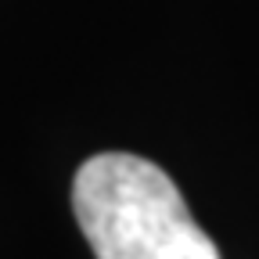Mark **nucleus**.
I'll return each instance as SVG.
<instances>
[{
	"label": "nucleus",
	"mask_w": 259,
	"mask_h": 259,
	"mask_svg": "<svg viewBox=\"0 0 259 259\" xmlns=\"http://www.w3.org/2000/svg\"><path fill=\"white\" fill-rule=\"evenodd\" d=\"M72 209L97 259H220L169 173L141 155L87 158L72 180Z\"/></svg>",
	"instance_id": "f257e3e1"
}]
</instances>
